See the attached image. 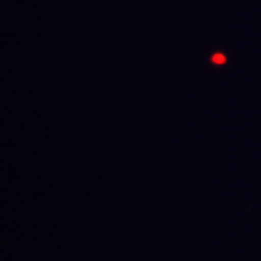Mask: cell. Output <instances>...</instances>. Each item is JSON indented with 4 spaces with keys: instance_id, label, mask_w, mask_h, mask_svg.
I'll return each mask as SVG.
<instances>
[{
    "instance_id": "1",
    "label": "cell",
    "mask_w": 261,
    "mask_h": 261,
    "mask_svg": "<svg viewBox=\"0 0 261 261\" xmlns=\"http://www.w3.org/2000/svg\"><path fill=\"white\" fill-rule=\"evenodd\" d=\"M211 62H213V64H224V62H226V56H223V53H215V55L211 56Z\"/></svg>"
}]
</instances>
